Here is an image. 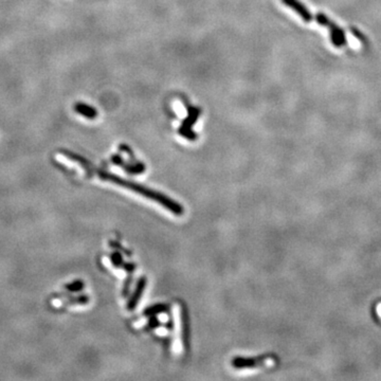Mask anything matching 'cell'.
<instances>
[{"instance_id": "1", "label": "cell", "mask_w": 381, "mask_h": 381, "mask_svg": "<svg viewBox=\"0 0 381 381\" xmlns=\"http://www.w3.org/2000/svg\"><path fill=\"white\" fill-rule=\"evenodd\" d=\"M99 176L103 180H108V181H111V182H114V183L120 184L121 186L127 187V189H130V190H132L133 192L139 193L140 195L145 196V197L151 199V200L157 201L158 203L162 204V206L166 209L171 210L172 213H174L176 215H182L183 214V208L181 207L180 204L173 201L172 199H169V198H167L166 196H163L162 194H159V193H156L152 190L148 189V187H144V186L140 185V184L131 182V181L122 179L121 177H118V176L109 174V173H106V172H103V171L99 172Z\"/></svg>"}, {"instance_id": "2", "label": "cell", "mask_w": 381, "mask_h": 381, "mask_svg": "<svg viewBox=\"0 0 381 381\" xmlns=\"http://www.w3.org/2000/svg\"><path fill=\"white\" fill-rule=\"evenodd\" d=\"M314 18L319 25L328 28V30L331 32V39L333 46L337 47V48H341V47L347 45V37H345L344 31L339 26H337L335 22L328 19V17L325 14L318 13Z\"/></svg>"}, {"instance_id": "3", "label": "cell", "mask_w": 381, "mask_h": 381, "mask_svg": "<svg viewBox=\"0 0 381 381\" xmlns=\"http://www.w3.org/2000/svg\"><path fill=\"white\" fill-rule=\"evenodd\" d=\"M201 110L198 107H192L190 106L187 109V116L184 119V121L181 124L180 128L178 130V133L182 136L183 138H186L187 140H191V141H194L197 139V133L195 132H193L192 126L195 124L198 116H200Z\"/></svg>"}, {"instance_id": "4", "label": "cell", "mask_w": 381, "mask_h": 381, "mask_svg": "<svg viewBox=\"0 0 381 381\" xmlns=\"http://www.w3.org/2000/svg\"><path fill=\"white\" fill-rule=\"evenodd\" d=\"M282 2L285 5H287V7H289L290 9L294 10L305 22L313 21L314 19L313 14L310 13V11L305 7L300 0H282Z\"/></svg>"}, {"instance_id": "5", "label": "cell", "mask_w": 381, "mask_h": 381, "mask_svg": "<svg viewBox=\"0 0 381 381\" xmlns=\"http://www.w3.org/2000/svg\"><path fill=\"white\" fill-rule=\"evenodd\" d=\"M111 161H113V163L116 164V166H122L130 174H141L145 171V166L143 163H140V162H137L134 164L125 163L124 160L122 159V157L119 155H114L111 157Z\"/></svg>"}, {"instance_id": "6", "label": "cell", "mask_w": 381, "mask_h": 381, "mask_svg": "<svg viewBox=\"0 0 381 381\" xmlns=\"http://www.w3.org/2000/svg\"><path fill=\"white\" fill-rule=\"evenodd\" d=\"M73 108H74V111L76 114L83 116H85V118L89 119V120L96 119L98 116V110L95 107H92L88 104L79 102L74 105Z\"/></svg>"}, {"instance_id": "7", "label": "cell", "mask_w": 381, "mask_h": 381, "mask_svg": "<svg viewBox=\"0 0 381 381\" xmlns=\"http://www.w3.org/2000/svg\"><path fill=\"white\" fill-rule=\"evenodd\" d=\"M145 284H146L145 278H142L141 280L139 281L138 286H137V288H136V291H134V294L133 295L130 302H128V304H127V308L130 309V310H133L134 307L137 306V304H138V302L140 300V298H141V296H142V292H143V290L145 288Z\"/></svg>"}, {"instance_id": "8", "label": "cell", "mask_w": 381, "mask_h": 381, "mask_svg": "<svg viewBox=\"0 0 381 381\" xmlns=\"http://www.w3.org/2000/svg\"><path fill=\"white\" fill-rule=\"evenodd\" d=\"M83 286H84L83 282H81V281H74V282H72L71 284L66 285L65 288L69 291L74 292V291H80L82 288H83Z\"/></svg>"}, {"instance_id": "9", "label": "cell", "mask_w": 381, "mask_h": 381, "mask_svg": "<svg viewBox=\"0 0 381 381\" xmlns=\"http://www.w3.org/2000/svg\"><path fill=\"white\" fill-rule=\"evenodd\" d=\"M351 32H353V33H354V35H355V36H357V37H358L359 39H361V40L364 39V37L361 36V34H360L358 31H357V30H355L354 28H351Z\"/></svg>"}]
</instances>
